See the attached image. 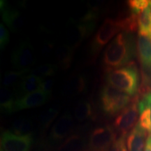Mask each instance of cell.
<instances>
[{
  "label": "cell",
  "mask_w": 151,
  "mask_h": 151,
  "mask_svg": "<svg viewBox=\"0 0 151 151\" xmlns=\"http://www.w3.org/2000/svg\"><path fill=\"white\" fill-rule=\"evenodd\" d=\"M117 133L112 126L104 125L92 130L89 138L91 151H106L117 139Z\"/></svg>",
  "instance_id": "cell-7"
},
{
  "label": "cell",
  "mask_w": 151,
  "mask_h": 151,
  "mask_svg": "<svg viewBox=\"0 0 151 151\" xmlns=\"http://www.w3.org/2000/svg\"><path fill=\"white\" fill-rule=\"evenodd\" d=\"M3 22L13 32H20L24 26V19L20 11L9 6L6 1H0Z\"/></svg>",
  "instance_id": "cell-11"
},
{
  "label": "cell",
  "mask_w": 151,
  "mask_h": 151,
  "mask_svg": "<svg viewBox=\"0 0 151 151\" xmlns=\"http://www.w3.org/2000/svg\"><path fill=\"white\" fill-rule=\"evenodd\" d=\"M13 67L18 71L30 70L35 62V51L32 43L27 39L20 41L11 55Z\"/></svg>",
  "instance_id": "cell-8"
},
{
  "label": "cell",
  "mask_w": 151,
  "mask_h": 151,
  "mask_svg": "<svg viewBox=\"0 0 151 151\" xmlns=\"http://www.w3.org/2000/svg\"><path fill=\"white\" fill-rule=\"evenodd\" d=\"M16 94L11 88H1L0 93V107L1 112L7 114L13 113Z\"/></svg>",
  "instance_id": "cell-18"
},
{
  "label": "cell",
  "mask_w": 151,
  "mask_h": 151,
  "mask_svg": "<svg viewBox=\"0 0 151 151\" xmlns=\"http://www.w3.org/2000/svg\"><path fill=\"white\" fill-rule=\"evenodd\" d=\"M94 116L93 106L87 100H81L76 106L74 110L75 118L79 122H83L92 118Z\"/></svg>",
  "instance_id": "cell-19"
},
{
  "label": "cell",
  "mask_w": 151,
  "mask_h": 151,
  "mask_svg": "<svg viewBox=\"0 0 151 151\" xmlns=\"http://www.w3.org/2000/svg\"><path fill=\"white\" fill-rule=\"evenodd\" d=\"M50 95H51L50 93L39 90L26 94L23 97L17 98L14 103L13 113L24 109L41 106L47 102L49 98L50 97Z\"/></svg>",
  "instance_id": "cell-10"
},
{
  "label": "cell",
  "mask_w": 151,
  "mask_h": 151,
  "mask_svg": "<svg viewBox=\"0 0 151 151\" xmlns=\"http://www.w3.org/2000/svg\"><path fill=\"white\" fill-rule=\"evenodd\" d=\"M137 50L140 66H151V37L139 33L137 41Z\"/></svg>",
  "instance_id": "cell-15"
},
{
  "label": "cell",
  "mask_w": 151,
  "mask_h": 151,
  "mask_svg": "<svg viewBox=\"0 0 151 151\" xmlns=\"http://www.w3.org/2000/svg\"><path fill=\"white\" fill-rule=\"evenodd\" d=\"M31 71L30 70L8 71L5 73L3 78L2 85L4 88H11V87H16L20 82L22 77Z\"/></svg>",
  "instance_id": "cell-22"
},
{
  "label": "cell",
  "mask_w": 151,
  "mask_h": 151,
  "mask_svg": "<svg viewBox=\"0 0 151 151\" xmlns=\"http://www.w3.org/2000/svg\"><path fill=\"white\" fill-rule=\"evenodd\" d=\"M54 84L53 79L48 78V79H43L42 83L41 86V90L48 92V93L51 94L52 88Z\"/></svg>",
  "instance_id": "cell-30"
},
{
  "label": "cell",
  "mask_w": 151,
  "mask_h": 151,
  "mask_svg": "<svg viewBox=\"0 0 151 151\" xmlns=\"http://www.w3.org/2000/svg\"><path fill=\"white\" fill-rule=\"evenodd\" d=\"M148 134L137 123L127 137L128 151H144Z\"/></svg>",
  "instance_id": "cell-14"
},
{
  "label": "cell",
  "mask_w": 151,
  "mask_h": 151,
  "mask_svg": "<svg viewBox=\"0 0 151 151\" xmlns=\"http://www.w3.org/2000/svg\"><path fill=\"white\" fill-rule=\"evenodd\" d=\"M10 37L8 29L6 28L4 24L1 23L0 24V47L2 50L6 46V45L9 43Z\"/></svg>",
  "instance_id": "cell-29"
},
{
  "label": "cell",
  "mask_w": 151,
  "mask_h": 151,
  "mask_svg": "<svg viewBox=\"0 0 151 151\" xmlns=\"http://www.w3.org/2000/svg\"><path fill=\"white\" fill-rule=\"evenodd\" d=\"M73 126L72 116L69 111H67L53 124L50 132V139L55 141L62 140L69 135Z\"/></svg>",
  "instance_id": "cell-12"
},
{
  "label": "cell",
  "mask_w": 151,
  "mask_h": 151,
  "mask_svg": "<svg viewBox=\"0 0 151 151\" xmlns=\"http://www.w3.org/2000/svg\"><path fill=\"white\" fill-rule=\"evenodd\" d=\"M58 113H59V110L55 108H49L44 111L40 116L41 123L44 127H48L49 124H51L57 118Z\"/></svg>",
  "instance_id": "cell-25"
},
{
  "label": "cell",
  "mask_w": 151,
  "mask_h": 151,
  "mask_svg": "<svg viewBox=\"0 0 151 151\" xmlns=\"http://www.w3.org/2000/svg\"><path fill=\"white\" fill-rule=\"evenodd\" d=\"M43 78L30 73L22 77L18 84L15 87L14 92L17 98L23 97L32 92L41 89V86Z\"/></svg>",
  "instance_id": "cell-13"
},
{
  "label": "cell",
  "mask_w": 151,
  "mask_h": 151,
  "mask_svg": "<svg viewBox=\"0 0 151 151\" xmlns=\"http://www.w3.org/2000/svg\"><path fill=\"white\" fill-rule=\"evenodd\" d=\"M33 143L31 134H18L11 131L1 133L0 151H29Z\"/></svg>",
  "instance_id": "cell-9"
},
{
  "label": "cell",
  "mask_w": 151,
  "mask_h": 151,
  "mask_svg": "<svg viewBox=\"0 0 151 151\" xmlns=\"http://www.w3.org/2000/svg\"><path fill=\"white\" fill-rule=\"evenodd\" d=\"M139 111H140L145 108H148L150 111V122H151V92L143 96H139V103H138Z\"/></svg>",
  "instance_id": "cell-28"
},
{
  "label": "cell",
  "mask_w": 151,
  "mask_h": 151,
  "mask_svg": "<svg viewBox=\"0 0 151 151\" xmlns=\"http://www.w3.org/2000/svg\"><path fill=\"white\" fill-rule=\"evenodd\" d=\"M138 29L139 33L151 37V1L138 17Z\"/></svg>",
  "instance_id": "cell-20"
},
{
  "label": "cell",
  "mask_w": 151,
  "mask_h": 151,
  "mask_svg": "<svg viewBox=\"0 0 151 151\" xmlns=\"http://www.w3.org/2000/svg\"><path fill=\"white\" fill-rule=\"evenodd\" d=\"M106 83L120 91L134 97L139 90V73L135 62L106 73Z\"/></svg>",
  "instance_id": "cell-2"
},
{
  "label": "cell",
  "mask_w": 151,
  "mask_h": 151,
  "mask_svg": "<svg viewBox=\"0 0 151 151\" xmlns=\"http://www.w3.org/2000/svg\"><path fill=\"white\" fill-rule=\"evenodd\" d=\"M57 71H58V66L52 65V64H44V65L38 66L35 69L31 70V73L44 79L46 77L54 76Z\"/></svg>",
  "instance_id": "cell-23"
},
{
  "label": "cell",
  "mask_w": 151,
  "mask_h": 151,
  "mask_svg": "<svg viewBox=\"0 0 151 151\" xmlns=\"http://www.w3.org/2000/svg\"><path fill=\"white\" fill-rule=\"evenodd\" d=\"M144 151H151V134H149L148 138H147L146 147H145Z\"/></svg>",
  "instance_id": "cell-31"
},
{
  "label": "cell",
  "mask_w": 151,
  "mask_h": 151,
  "mask_svg": "<svg viewBox=\"0 0 151 151\" xmlns=\"http://www.w3.org/2000/svg\"><path fill=\"white\" fill-rule=\"evenodd\" d=\"M125 140L126 137H119L106 151H128L126 146Z\"/></svg>",
  "instance_id": "cell-27"
},
{
  "label": "cell",
  "mask_w": 151,
  "mask_h": 151,
  "mask_svg": "<svg viewBox=\"0 0 151 151\" xmlns=\"http://www.w3.org/2000/svg\"><path fill=\"white\" fill-rule=\"evenodd\" d=\"M97 26V22H82L70 20L67 25V44L75 49L83 41L92 35Z\"/></svg>",
  "instance_id": "cell-6"
},
{
  "label": "cell",
  "mask_w": 151,
  "mask_h": 151,
  "mask_svg": "<svg viewBox=\"0 0 151 151\" xmlns=\"http://www.w3.org/2000/svg\"><path fill=\"white\" fill-rule=\"evenodd\" d=\"M32 127V122L27 119H19L13 124L14 133L18 134H28L27 132Z\"/></svg>",
  "instance_id": "cell-26"
},
{
  "label": "cell",
  "mask_w": 151,
  "mask_h": 151,
  "mask_svg": "<svg viewBox=\"0 0 151 151\" xmlns=\"http://www.w3.org/2000/svg\"><path fill=\"white\" fill-rule=\"evenodd\" d=\"M150 3V1L148 0H129L127 1V5L130 13L139 16Z\"/></svg>",
  "instance_id": "cell-24"
},
{
  "label": "cell",
  "mask_w": 151,
  "mask_h": 151,
  "mask_svg": "<svg viewBox=\"0 0 151 151\" xmlns=\"http://www.w3.org/2000/svg\"><path fill=\"white\" fill-rule=\"evenodd\" d=\"M131 96L116 88L105 85L100 92V104L106 115L113 116L118 115L132 102Z\"/></svg>",
  "instance_id": "cell-3"
},
{
  "label": "cell",
  "mask_w": 151,
  "mask_h": 151,
  "mask_svg": "<svg viewBox=\"0 0 151 151\" xmlns=\"http://www.w3.org/2000/svg\"><path fill=\"white\" fill-rule=\"evenodd\" d=\"M84 148V141L81 136L71 135L65 141L58 151H82Z\"/></svg>",
  "instance_id": "cell-21"
},
{
  "label": "cell",
  "mask_w": 151,
  "mask_h": 151,
  "mask_svg": "<svg viewBox=\"0 0 151 151\" xmlns=\"http://www.w3.org/2000/svg\"><path fill=\"white\" fill-rule=\"evenodd\" d=\"M122 30L120 20L108 18L105 19L97 32L94 35L91 44V54L94 57L97 56L99 52L111 40L114 39L115 35Z\"/></svg>",
  "instance_id": "cell-5"
},
{
  "label": "cell",
  "mask_w": 151,
  "mask_h": 151,
  "mask_svg": "<svg viewBox=\"0 0 151 151\" xmlns=\"http://www.w3.org/2000/svg\"><path fill=\"white\" fill-rule=\"evenodd\" d=\"M137 53V43L133 34L119 33L104 51L101 61L103 69L108 73L124 67L133 61Z\"/></svg>",
  "instance_id": "cell-1"
},
{
  "label": "cell",
  "mask_w": 151,
  "mask_h": 151,
  "mask_svg": "<svg viewBox=\"0 0 151 151\" xmlns=\"http://www.w3.org/2000/svg\"><path fill=\"white\" fill-rule=\"evenodd\" d=\"M74 49L68 44H62L57 48L55 57L58 67L62 69H67L70 67L72 62Z\"/></svg>",
  "instance_id": "cell-17"
},
{
  "label": "cell",
  "mask_w": 151,
  "mask_h": 151,
  "mask_svg": "<svg viewBox=\"0 0 151 151\" xmlns=\"http://www.w3.org/2000/svg\"><path fill=\"white\" fill-rule=\"evenodd\" d=\"M87 81L83 76L76 74L72 76L66 81L63 87V92L65 95L77 96L86 90Z\"/></svg>",
  "instance_id": "cell-16"
},
{
  "label": "cell",
  "mask_w": 151,
  "mask_h": 151,
  "mask_svg": "<svg viewBox=\"0 0 151 151\" xmlns=\"http://www.w3.org/2000/svg\"><path fill=\"white\" fill-rule=\"evenodd\" d=\"M139 95L132 98V102L118 113L115 118L113 127L116 132L120 134V137H127L128 134L139 122Z\"/></svg>",
  "instance_id": "cell-4"
}]
</instances>
